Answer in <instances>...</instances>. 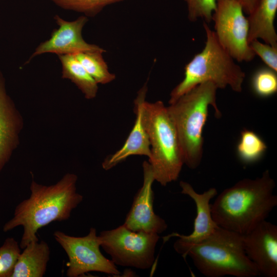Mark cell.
I'll list each match as a JSON object with an SVG mask.
<instances>
[{"instance_id": "cell-1", "label": "cell", "mask_w": 277, "mask_h": 277, "mask_svg": "<svg viewBox=\"0 0 277 277\" xmlns=\"http://www.w3.org/2000/svg\"><path fill=\"white\" fill-rule=\"evenodd\" d=\"M77 176L67 173L56 184L46 186L32 180L30 196L15 207L14 215L3 226L4 232L22 226L24 231L21 248L33 241H39V229L53 222L68 220L72 211L83 201L76 191Z\"/></svg>"}, {"instance_id": "cell-2", "label": "cell", "mask_w": 277, "mask_h": 277, "mask_svg": "<svg viewBox=\"0 0 277 277\" xmlns=\"http://www.w3.org/2000/svg\"><path fill=\"white\" fill-rule=\"evenodd\" d=\"M274 180L268 170L224 189L210 204L212 219L222 228L244 235L266 220L277 205Z\"/></svg>"}, {"instance_id": "cell-3", "label": "cell", "mask_w": 277, "mask_h": 277, "mask_svg": "<svg viewBox=\"0 0 277 277\" xmlns=\"http://www.w3.org/2000/svg\"><path fill=\"white\" fill-rule=\"evenodd\" d=\"M217 87L204 82L169 104L168 113L178 135L184 164L194 169L200 165L203 152V128L212 106L217 117L221 116L216 103Z\"/></svg>"}, {"instance_id": "cell-4", "label": "cell", "mask_w": 277, "mask_h": 277, "mask_svg": "<svg viewBox=\"0 0 277 277\" xmlns=\"http://www.w3.org/2000/svg\"><path fill=\"white\" fill-rule=\"evenodd\" d=\"M203 27L206 35L204 48L185 65L184 78L171 91L169 104L197 85L207 82H212L217 89L229 86L236 92L242 90L245 72L219 43L214 31L206 22Z\"/></svg>"}, {"instance_id": "cell-5", "label": "cell", "mask_w": 277, "mask_h": 277, "mask_svg": "<svg viewBox=\"0 0 277 277\" xmlns=\"http://www.w3.org/2000/svg\"><path fill=\"white\" fill-rule=\"evenodd\" d=\"M186 256H190L199 271L207 277L260 275L246 254L243 235L218 226L210 235L192 246Z\"/></svg>"}, {"instance_id": "cell-6", "label": "cell", "mask_w": 277, "mask_h": 277, "mask_svg": "<svg viewBox=\"0 0 277 277\" xmlns=\"http://www.w3.org/2000/svg\"><path fill=\"white\" fill-rule=\"evenodd\" d=\"M151 155L148 159L155 181L162 186L177 180L184 161L177 132L164 103L158 101L143 106Z\"/></svg>"}, {"instance_id": "cell-7", "label": "cell", "mask_w": 277, "mask_h": 277, "mask_svg": "<svg viewBox=\"0 0 277 277\" xmlns=\"http://www.w3.org/2000/svg\"><path fill=\"white\" fill-rule=\"evenodd\" d=\"M98 236L101 247L116 265L146 269L154 263L157 233L133 231L123 224Z\"/></svg>"}, {"instance_id": "cell-8", "label": "cell", "mask_w": 277, "mask_h": 277, "mask_svg": "<svg viewBox=\"0 0 277 277\" xmlns=\"http://www.w3.org/2000/svg\"><path fill=\"white\" fill-rule=\"evenodd\" d=\"M237 0H217L212 20L219 43L239 62H250L255 54L248 42L247 18Z\"/></svg>"}, {"instance_id": "cell-9", "label": "cell", "mask_w": 277, "mask_h": 277, "mask_svg": "<svg viewBox=\"0 0 277 277\" xmlns=\"http://www.w3.org/2000/svg\"><path fill=\"white\" fill-rule=\"evenodd\" d=\"M53 236L68 256L67 276L77 277L91 271L111 275L121 273L112 260L101 253L95 228H91L84 236H71L58 230L54 232Z\"/></svg>"}, {"instance_id": "cell-10", "label": "cell", "mask_w": 277, "mask_h": 277, "mask_svg": "<svg viewBox=\"0 0 277 277\" xmlns=\"http://www.w3.org/2000/svg\"><path fill=\"white\" fill-rule=\"evenodd\" d=\"M142 166L143 185L135 195L123 224L133 231L159 234L165 231L168 225L153 210L154 193L152 187L155 180L151 166L147 161L143 162Z\"/></svg>"}, {"instance_id": "cell-11", "label": "cell", "mask_w": 277, "mask_h": 277, "mask_svg": "<svg viewBox=\"0 0 277 277\" xmlns=\"http://www.w3.org/2000/svg\"><path fill=\"white\" fill-rule=\"evenodd\" d=\"M54 19L58 25L53 30L50 37L41 43L28 60L46 53L62 54L80 52L105 51L102 47L86 42L82 35L84 27L88 22L87 16L82 15L72 21H68L56 15Z\"/></svg>"}, {"instance_id": "cell-12", "label": "cell", "mask_w": 277, "mask_h": 277, "mask_svg": "<svg viewBox=\"0 0 277 277\" xmlns=\"http://www.w3.org/2000/svg\"><path fill=\"white\" fill-rule=\"evenodd\" d=\"M181 193L187 195L194 202L196 215L194 221L193 230L189 235L173 233L164 238L165 240L172 236L179 238L173 247L175 251L184 258L188 250L193 245L201 242L210 235L217 225L213 221L210 208V201L215 197L217 192L215 188H210L202 193L196 192L188 183L181 181Z\"/></svg>"}, {"instance_id": "cell-13", "label": "cell", "mask_w": 277, "mask_h": 277, "mask_svg": "<svg viewBox=\"0 0 277 277\" xmlns=\"http://www.w3.org/2000/svg\"><path fill=\"white\" fill-rule=\"evenodd\" d=\"M245 252L259 275L277 276V226L264 220L243 235Z\"/></svg>"}, {"instance_id": "cell-14", "label": "cell", "mask_w": 277, "mask_h": 277, "mask_svg": "<svg viewBox=\"0 0 277 277\" xmlns=\"http://www.w3.org/2000/svg\"><path fill=\"white\" fill-rule=\"evenodd\" d=\"M147 90L146 83L138 91L134 101L136 115L134 125L123 146L104 160L102 164L104 169L109 170L132 155H144L148 159L150 157V142L143 115V106Z\"/></svg>"}, {"instance_id": "cell-15", "label": "cell", "mask_w": 277, "mask_h": 277, "mask_svg": "<svg viewBox=\"0 0 277 277\" xmlns=\"http://www.w3.org/2000/svg\"><path fill=\"white\" fill-rule=\"evenodd\" d=\"M23 126V118L7 92L0 71V172L19 145Z\"/></svg>"}, {"instance_id": "cell-16", "label": "cell", "mask_w": 277, "mask_h": 277, "mask_svg": "<svg viewBox=\"0 0 277 277\" xmlns=\"http://www.w3.org/2000/svg\"><path fill=\"white\" fill-rule=\"evenodd\" d=\"M277 11V0H260L247 17L248 42L263 39L265 43L277 47V34L274 21Z\"/></svg>"}, {"instance_id": "cell-17", "label": "cell", "mask_w": 277, "mask_h": 277, "mask_svg": "<svg viewBox=\"0 0 277 277\" xmlns=\"http://www.w3.org/2000/svg\"><path fill=\"white\" fill-rule=\"evenodd\" d=\"M11 277H42L50 258V249L45 241L30 242L23 248Z\"/></svg>"}, {"instance_id": "cell-18", "label": "cell", "mask_w": 277, "mask_h": 277, "mask_svg": "<svg viewBox=\"0 0 277 277\" xmlns=\"http://www.w3.org/2000/svg\"><path fill=\"white\" fill-rule=\"evenodd\" d=\"M62 65V77L74 83L84 94L91 100L97 95L98 84L88 73L74 54L58 55Z\"/></svg>"}, {"instance_id": "cell-19", "label": "cell", "mask_w": 277, "mask_h": 277, "mask_svg": "<svg viewBox=\"0 0 277 277\" xmlns=\"http://www.w3.org/2000/svg\"><path fill=\"white\" fill-rule=\"evenodd\" d=\"M267 146L261 137L252 130L241 131L236 146V153L240 161L248 165L260 161L264 156Z\"/></svg>"}, {"instance_id": "cell-20", "label": "cell", "mask_w": 277, "mask_h": 277, "mask_svg": "<svg viewBox=\"0 0 277 277\" xmlns=\"http://www.w3.org/2000/svg\"><path fill=\"white\" fill-rule=\"evenodd\" d=\"M105 51H94L80 52L74 54L88 73L96 83L107 84L115 78V75L111 73L105 61L103 53Z\"/></svg>"}, {"instance_id": "cell-21", "label": "cell", "mask_w": 277, "mask_h": 277, "mask_svg": "<svg viewBox=\"0 0 277 277\" xmlns=\"http://www.w3.org/2000/svg\"><path fill=\"white\" fill-rule=\"evenodd\" d=\"M276 72L268 67L256 70L251 80V86L254 93L261 97H268L276 93Z\"/></svg>"}, {"instance_id": "cell-22", "label": "cell", "mask_w": 277, "mask_h": 277, "mask_svg": "<svg viewBox=\"0 0 277 277\" xmlns=\"http://www.w3.org/2000/svg\"><path fill=\"white\" fill-rule=\"evenodd\" d=\"M67 10L82 13L86 16L98 14L106 6L125 0H50Z\"/></svg>"}, {"instance_id": "cell-23", "label": "cell", "mask_w": 277, "mask_h": 277, "mask_svg": "<svg viewBox=\"0 0 277 277\" xmlns=\"http://www.w3.org/2000/svg\"><path fill=\"white\" fill-rule=\"evenodd\" d=\"M20 248L13 238H7L0 247V277H11L21 253Z\"/></svg>"}, {"instance_id": "cell-24", "label": "cell", "mask_w": 277, "mask_h": 277, "mask_svg": "<svg viewBox=\"0 0 277 277\" xmlns=\"http://www.w3.org/2000/svg\"><path fill=\"white\" fill-rule=\"evenodd\" d=\"M187 7L188 18L195 22L199 18L210 23L215 9L217 0H184Z\"/></svg>"}, {"instance_id": "cell-25", "label": "cell", "mask_w": 277, "mask_h": 277, "mask_svg": "<svg viewBox=\"0 0 277 277\" xmlns=\"http://www.w3.org/2000/svg\"><path fill=\"white\" fill-rule=\"evenodd\" d=\"M254 54L259 56L268 67L277 72V47L255 39L249 43Z\"/></svg>"}, {"instance_id": "cell-26", "label": "cell", "mask_w": 277, "mask_h": 277, "mask_svg": "<svg viewBox=\"0 0 277 277\" xmlns=\"http://www.w3.org/2000/svg\"><path fill=\"white\" fill-rule=\"evenodd\" d=\"M241 5L244 12L249 14L254 9L260 0H237Z\"/></svg>"}]
</instances>
